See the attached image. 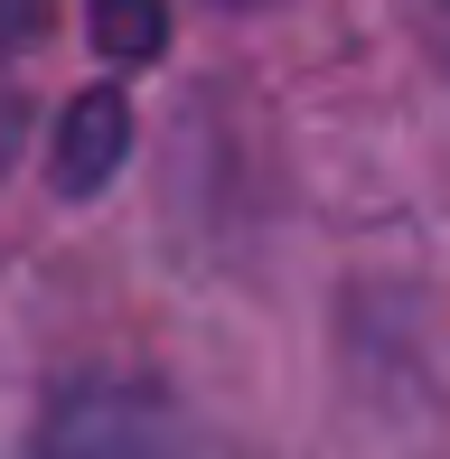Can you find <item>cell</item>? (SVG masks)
Masks as SVG:
<instances>
[{
  "label": "cell",
  "instance_id": "obj_3",
  "mask_svg": "<svg viewBox=\"0 0 450 459\" xmlns=\"http://www.w3.org/2000/svg\"><path fill=\"white\" fill-rule=\"evenodd\" d=\"M94 38H104L113 56H151L160 38H169V19L160 10H94Z\"/></svg>",
  "mask_w": 450,
  "mask_h": 459
},
{
  "label": "cell",
  "instance_id": "obj_2",
  "mask_svg": "<svg viewBox=\"0 0 450 459\" xmlns=\"http://www.w3.org/2000/svg\"><path fill=\"white\" fill-rule=\"evenodd\" d=\"M122 132H132L122 94H85L66 122H56V187H66V197L104 187V178H113V160H122Z\"/></svg>",
  "mask_w": 450,
  "mask_h": 459
},
{
  "label": "cell",
  "instance_id": "obj_1",
  "mask_svg": "<svg viewBox=\"0 0 450 459\" xmlns=\"http://www.w3.org/2000/svg\"><path fill=\"white\" fill-rule=\"evenodd\" d=\"M38 459H197L151 385H66L38 431Z\"/></svg>",
  "mask_w": 450,
  "mask_h": 459
}]
</instances>
